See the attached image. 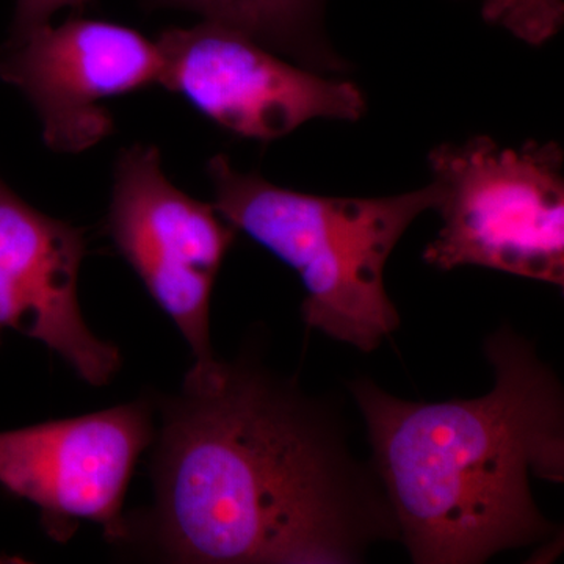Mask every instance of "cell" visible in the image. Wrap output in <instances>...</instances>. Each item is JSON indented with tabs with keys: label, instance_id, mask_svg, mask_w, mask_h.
Listing matches in <instances>:
<instances>
[{
	"label": "cell",
	"instance_id": "277c9868",
	"mask_svg": "<svg viewBox=\"0 0 564 564\" xmlns=\"http://www.w3.org/2000/svg\"><path fill=\"white\" fill-rule=\"evenodd\" d=\"M440 232L423 251L433 269L484 267L564 285V158L555 141L502 148L488 137L429 155Z\"/></svg>",
	"mask_w": 564,
	"mask_h": 564
},
{
	"label": "cell",
	"instance_id": "8992f818",
	"mask_svg": "<svg viewBox=\"0 0 564 564\" xmlns=\"http://www.w3.org/2000/svg\"><path fill=\"white\" fill-rule=\"evenodd\" d=\"M155 43L162 57L159 85L243 139L273 141L317 118L358 121L366 111L351 82L292 65L215 22L166 29Z\"/></svg>",
	"mask_w": 564,
	"mask_h": 564
},
{
	"label": "cell",
	"instance_id": "ba28073f",
	"mask_svg": "<svg viewBox=\"0 0 564 564\" xmlns=\"http://www.w3.org/2000/svg\"><path fill=\"white\" fill-rule=\"evenodd\" d=\"M155 41L117 22L73 17L0 44V79L32 104L43 141L57 154H80L115 132L101 104L159 85Z\"/></svg>",
	"mask_w": 564,
	"mask_h": 564
},
{
	"label": "cell",
	"instance_id": "5b68a950",
	"mask_svg": "<svg viewBox=\"0 0 564 564\" xmlns=\"http://www.w3.org/2000/svg\"><path fill=\"white\" fill-rule=\"evenodd\" d=\"M106 228L184 336L193 367L209 366L212 291L237 229L214 204L177 188L163 173L158 148L140 143L118 154Z\"/></svg>",
	"mask_w": 564,
	"mask_h": 564
},
{
	"label": "cell",
	"instance_id": "52a82bcc",
	"mask_svg": "<svg viewBox=\"0 0 564 564\" xmlns=\"http://www.w3.org/2000/svg\"><path fill=\"white\" fill-rule=\"evenodd\" d=\"M154 440L152 410L133 402L0 433V486L35 505L58 543L80 522L101 525L110 543H126V492L141 454Z\"/></svg>",
	"mask_w": 564,
	"mask_h": 564
},
{
	"label": "cell",
	"instance_id": "7a4b0ae2",
	"mask_svg": "<svg viewBox=\"0 0 564 564\" xmlns=\"http://www.w3.org/2000/svg\"><path fill=\"white\" fill-rule=\"evenodd\" d=\"M484 355L494 384L477 399L413 402L369 377L348 383L414 564H481L562 536L532 489L564 481L562 381L508 323Z\"/></svg>",
	"mask_w": 564,
	"mask_h": 564
},
{
	"label": "cell",
	"instance_id": "30bf717a",
	"mask_svg": "<svg viewBox=\"0 0 564 564\" xmlns=\"http://www.w3.org/2000/svg\"><path fill=\"white\" fill-rule=\"evenodd\" d=\"M144 9L193 11L302 62L329 61L318 46L323 0H140Z\"/></svg>",
	"mask_w": 564,
	"mask_h": 564
},
{
	"label": "cell",
	"instance_id": "9c48e42d",
	"mask_svg": "<svg viewBox=\"0 0 564 564\" xmlns=\"http://www.w3.org/2000/svg\"><path fill=\"white\" fill-rule=\"evenodd\" d=\"M84 232L43 214L0 180V345L17 329L46 345L85 383L104 386L121 352L98 339L80 313Z\"/></svg>",
	"mask_w": 564,
	"mask_h": 564
},
{
	"label": "cell",
	"instance_id": "6da1fadb",
	"mask_svg": "<svg viewBox=\"0 0 564 564\" xmlns=\"http://www.w3.org/2000/svg\"><path fill=\"white\" fill-rule=\"evenodd\" d=\"M152 481L154 507L129 534L169 562L355 564L399 543L337 406L245 351L192 366L163 403Z\"/></svg>",
	"mask_w": 564,
	"mask_h": 564
},
{
	"label": "cell",
	"instance_id": "3957f363",
	"mask_svg": "<svg viewBox=\"0 0 564 564\" xmlns=\"http://www.w3.org/2000/svg\"><path fill=\"white\" fill-rule=\"evenodd\" d=\"M207 174L221 217L299 273L307 328L364 352L400 328L386 263L415 218L436 209L434 182L381 198L317 196L239 172L223 154Z\"/></svg>",
	"mask_w": 564,
	"mask_h": 564
},
{
	"label": "cell",
	"instance_id": "8fae6325",
	"mask_svg": "<svg viewBox=\"0 0 564 564\" xmlns=\"http://www.w3.org/2000/svg\"><path fill=\"white\" fill-rule=\"evenodd\" d=\"M481 14L516 39L541 46L562 29L564 6L563 0H485Z\"/></svg>",
	"mask_w": 564,
	"mask_h": 564
},
{
	"label": "cell",
	"instance_id": "7c38bea8",
	"mask_svg": "<svg viewBox=\"0 0 564 564\" xmlns=\"http://www.w3.org/2000/svg\"><path fill=\"white\" fill-rule=\"evenodd\" d=\"M93 0H17L9 36H22L51 24L57 11L70 9L82 13Z\"/></svg>",
	"mask_w": 564,
	"mask_h": 564
}]
</instances>
